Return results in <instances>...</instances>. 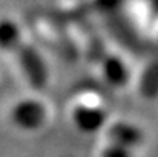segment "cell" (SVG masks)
Instances as JSON below:
<instances>
[{
	"instance_id": "3",
	"label": "cell",
	"mask_w": 158,
	"mask_h": 157,
	"mask_svg": "<svg viewBox=\"0 0 158 157\" xmlns=\"http://www.w3.org/2000/svg\"><path fill=\"white\" fill-rule=\"evenodd\" d=\"M72 120L78 129L85 133H94L105 125L106 112L94 105H78L72 111Z\"/></svg>"
},
{
	"instance_id": "2",
	"label": "cell",
	"mask_w": 158,
	"mask_h": 157,
	"mask_svg": "<svg viewBox=\"0 0 158 157\" xmlns=\"http://www.w3.org/2000/svg\"><path fill=\"white\" fill-rule=\"evenodd\" d=\"M15 51H17L20 66H22L23 72L26 74L29 83L35 88L45 86V83L48 80V71H46L43 59L40 57L37 50L32 48L31 45H23L22 43Z\"/></svg>"
},
{
	"instance_id": "5",
	"label": "cell",
	"mask_w": 158,
	"mask_h": 157,
	"mask_svg": "<svg viewBox=\"0 0 158 157\" xmlns=\"http://www.w3.org/2000/svg\"><path fill=\"white\" fill-rule=\"evenodd\" d=\"M22 45V33L15 22L9 19L0 20V50L15 51Z\"/></svg>"
},
{
	"instance_id": "1",
	"label": "cell",
	"mask_w": 158,
	"mask_h": 157,
	"mask_svg": "<svg viewBox=\"0 0 158 157\" xmlns=\"http://www.w3.org/2000/svg\"><path fill=\"white\" fill-rule=\"evenodd\" d=\"M11 119L22 129H37L46 120V108L42 105V102L34 99L20 100L12 106Z\"/></svg>"
},
{
	"instance_id": "4",
	"label": "cell",
	"mask_w": 158,
	"mask_h": 157,
	"mask_svg": "<svg viewBox=\"0 0 158 157\" xmlns=\"http://www.w3.org/2000/svg\"><path fill=\"white\" fill-rule=\"evenodd\" d=\"M107 136H109L110 142L127 146V148H132V146L141 143V139H143L141 131L138 128H135L129 123H124V122L114 123L107 129Z\"/></svg>"
},
{
	"instance_id": "7",
	"label": "cell",
	"mask_w": 158,
	"mask_h": 157,
	"mask_svg": "<svg viewBox=\"0 0 158 157\" xmlns=\"http://www.w3.org/2000/svg\"><path fill=\"white\" fill-rule=\"evenodd\" d=\"M102 157H132L131 148L110 142L102 153Z\"/></svg>"
},
{
	"instance_id": "6",
	"label": "cell",
	"mask_w": 158,
	"mask_h": 157,
	"mask_svg": "<svg viewBox=\"0 0 158 157\" xmlns=\"http://www.w3.org/2000/svg\"><path fill=\"white\" fill-rule=\"evenodd\" d=\"M103 74H105L106 80L114 85V86H121L127 82V68L124 66V63L115 57V55H109L105 59L103 63Z\"/></svg>"
}]
</instances>
